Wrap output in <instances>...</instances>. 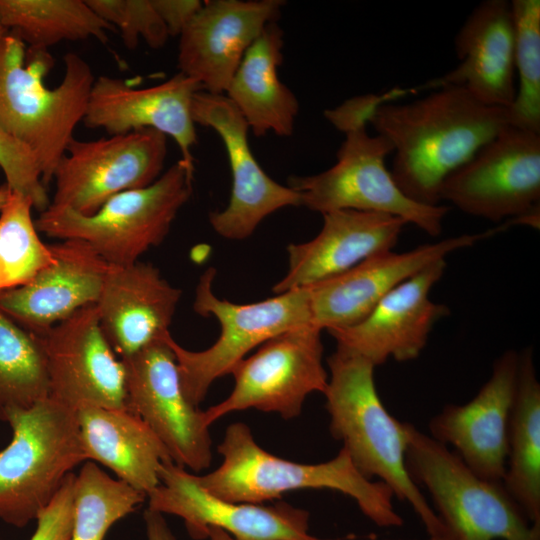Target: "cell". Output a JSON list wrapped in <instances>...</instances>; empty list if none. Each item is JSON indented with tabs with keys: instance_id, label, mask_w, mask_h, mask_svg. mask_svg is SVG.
I'll use <instances>...</instances> for the list:
<instances>
[{
	"instance_id": "cell-30",
	"label": "cell",
	"mask_w": 540,
	"mask_h": 540,
	"mask_svg": "<svg viewBox=\"0 0 540 540\" xmlns=\"http://www.w3.org/2000/svg\"><path fill=\"white\" fill-rule=\"evenodd\" d=\"M49 396L43 343L0 311V415Z\"/></svg>"
},
{
	"instance_id": "cell-34",
	"label": "cell",
	"mask_w": 540,
	"mask_h": 540,
	"mask_svg": "<svg viewBox=\"0 0 540 540\" xmlns=\"http://www.w3.org/2000/svg\"><path fill=\"white\" fill-rule=\"evenodd\" d=\"M89 7L113 28H118L123 44L134 49L142 38L154 49L163 47L167 28L151 0H86Z\"/></svg>"
},
{
	"instance_id": "cell-24",
	"label": "cell",
	"mask_w": 540,
	"mask_h": 540,
	"mask_svg": "<svg viewBox=\"0 0 540 540\" xmlns=\"http://www.w3.org/2000/svg\"><path fill=\"white\" fill-rule=\"evenodd\" d=\"M181 295L151 263L110 265L96 306L115 354L127 357L162 339Z\"/></svg>"
},
{
	"instance_id": "cell-15",
	"label": "cell",
	"mask_w": 540,
	"mask_h": 540,
	"mask_svg": "<svg viewBox=\"0 0 540 540\" xmlns=\"http://www.w3.org/2000/svg\"><path fill=\"white\" fill-rule=\"evenodd\" d=\"M159 479L147 495L148 509L182 518L194 539H206L213 527L235 540H331L309 533L308 511L285 502L267 505L222 499L173 461L161 465Z\"/></svg>"
},
{
	"instance_id": "cell-35",
	"label": "cell",
	"mask_w": 540,
	"mask_h": 540,
	"mask_svg": "<svg viewBox=\"0 0 540 540\" xmlns=\"http://www.w3.org/2000/svg\"><path fill=\"white\" fill-rule=\"evenodd\" d=\"M0 168L12 193L28 198L39 212L50 205L42 169L34 151L0 128Z\"/></svg>"
},
{
	"instance_id": "cell-14",
	"label": "cell",
	"mask_w": 540,
	"mask_h": 540,
	"mask_svg": "<svg viewBox=\"0 0 540 540\" xmlns=\"http://www.w3.org/2000/svg\"><path fill=\"white\" fill-rule=\"evenodd\" d=\"M39 337L50 398L75 411L127 409L125 367L101 330L96 303L78 309Z\"/></svg>"
},
{
	"instance_id": "cell-16",
	"label": "cell",
	"mask_w": 540,
	"mask_h": 540,
	"mask_svg": "<svg viewBox=\"0 0 540 540\" xmlns=\"http://www.w3.org/2000/svg\"><path fill=\"white\" fill-rule=\"evenodd\" d=\"M191 115L195 124L210 127L224 143L232 173L228 205L211 212L209 222L223 238L250 237L260 222L288 206H301L300 194L269 177L251 152L249 126L226 95L204 90L194 94Z\"/></svg>"
},
{
	"instance_id": "cell-26",
	"label": "cell",
	"mask_w": 540,
	"mask_h": 540,
	"mask_svg": "<svg viewBox=\"0 0 540 540\" xmlns=\"http://www.w3.org/2000/svg\"><path fill=\"white\" fill-rule=\"evenodd\" d=\"M77 415L86 461L104 465L146 497L160 484V467L172 459L138 415L106 408H85Z\"/></svg>"
},
{
	"instance_id": "cell-43",
	"label": "cell",
	"mask_w": 540,
	"mask_h": 540,
	"mask_svg": "<svg viewBox=\"0 0 540 540\" xmlns=\"http://www.w3.org/2000/svg\"><path fill=\"white\" fill-rule=\"evenodd\" d=\"M9 30L4 27L0 20V41L1 39L8 34Z\"/></svg>"
},
{
	"instance_id": "cell-7",
	"label": "cell",
	"mask_w": 540,
	"mask_h": 540,
	"mask_svg": "<svg viewBox=\"0 0 540 540\" xmlns=\"http://www.w3.org/2000/svg\"><path fill=\"white\" fill-rule=\"evenodd\" d=\"M193 176L179 159L149 186L116 194L92 215L49 205L35 226L49 237L88 243L110 265H130L164 241L192 195Z\"/></svg>"
},
{
	"instance_id": "cell-19",
	"label": "cell",
	"mask_w": 540,
	"mask_h": 540,
	"mask_svg": "<svg viewBox=\"0 0 540 540\" xmlns=\"http://www.w3.org/2000/svg\"><path fill=\"white\" fill-rule=\"evenodd\" d=\"M445 268V259L429 265L388 293L361 321L328 333L337 346L375 367L389 359L406 362L418 358L433 326L450 312L429 297Z\"/></svg>"
},
{
	"instance_id": "cell-2",
	"label": "cell",
	"mask_w": 540,
	"mask_h": 540,
	"mask_svg": "<svg viewBox=\"0 0 540 540\" xmlns=\"http://www.w3.org/2000/svg\"><path fill=\"white\" fill-rule=\"evenodd\" d=\"M324 391L332 437L342 442L354 466L366 478L386 484L398 500L407 502L429 536L446 530L405 465L406 422L398 421L382 403L374 381L375 366L364 357L337 346L327 360Z\"/></svg>"
},
{
	"instance_id": "cell-3",
	"label": "cell",
	"mask_w": 540,
	"mask_h": 540,
	"mask_svg": "<svg viewBox=\"0 0 540 540\" xmlns=\"http://www.w3.org/2000/svg\"><path fill=\"white\" fill-rule=\"evenodd\" d=\"M63 60L62 81L47 88L44 78L53 67L48 49L27 48L10 31L0 41V128L34 151L46 187L84 119L95 81L78 54Z\"/></svg>"
},
{
	"instance_id": "cell-27",
	"label": "cell",
	"mask_w": 540,
	"mask_h": 540,
	"mask_svg": "<svg viewBox=\"0 0 540 540\" xmlns=\"http://www.w3.org/2000/svg\"><path fill=\"white\" fill-rule=\"evenodd\" d=\"M282 48L283 32L272 22L247 49L226 90L258 137L268 132L285 137L294 131L299 103L278 76Z\"/></svg>"
},
{
	"instance_id": "cell-8",
	"label": "cell",
	"mask_w": 540,
	"mask_h": 540,
	"mask_svg": "<svg viewBox=\"0 0 540 540\" xmlns=\"http://www.w3.org/2000/svg\"><path fill=\"white\" fill-rule=\"evenodd\" d=\"M215 274L216 270L210 267L200 276L193 308L202 317L218 320L221 331L216 342L205 350L190 351L180 346L170 332L165 335L176 358L184 395L196 407L203 402L212 383L231 374L249 351L286 331L313 324L308 287L254 303L236 304L214 294Z\"/></svg>"
},
{
	"instance_id": "cell-9",
	"label": "cell",
	"mask_w": 540,
	"mask_h": 540,
	"mask_svg": "<svg viewBox=\"0 0 540 540\" xmlns=\"http://www.w3.org/2000/svg\"><path fill=\"white\" fill-rule=\"evenodd\" d=\"M366 127L344 133L337 161L329 169L289 178L288 186L300 194L301 206L321 214L336 210L385 213L438 236L450 208L423 205L408 198L385 165L386 157L393 152L392 144L382 135H370Z\"/></svg>"
},
{
	"instance_id": "cell-25",
	"label": "cell",
	"mask_w": 540,
	"mask_h": 540,
	"mask_svg": "<svg viewBox=\"0 0 540 540\" xmlns=\"http://www.w3.org/2000/svg\"><path fill=\"white\" fill-rule=\"evenodd\" d=\"M454 46L459 64L429 86H459L482 104L508 109L516 95L511 2L478 4L456 34Z\"/></svg>"
},
{
	"instance_id": "cell-5",
	"label": "cell",
	"mask_w": 540,
	"mask_h": 540,
	"mask_svg": "<svg viewBox=\"0 0 540 540\" xmlns=\"http://www.w3.org/2000/svg\"><path fill=\"white\" fill-rule=\"evenodd\" d=\"M0 419L12 430L10 443L0 450V519L23 528L86 461L78 415L48 396L28 408H8Z\"/></svg>"
},
{
	"instance_id": "cell-11",
	"label": "cell",
	"mask_w": 540,
	"mask_h": 540,
	"mask_svg": "<svg viewBox=\"0 0 540 540\" xmlns=\"http://www.w3.org/2000/svg\"><path fill=\"white\" fill-rule=\"evenodd\" d=\"M321 332L313 324L286 331L241 360L231 372L232 392L204 411L207 425L247 409L298 417L308 395L324 393L328 384Z\"/></svg>"
},
{
	"instance_id": "cell-21",
	"label": "cell",
	"mask_w": 540,
	"mask_h": 540,
	"mask_svg": "<svg viewBox=\"0 0 540 540\" xmlns=\"http://www.w3.org/2000/svg\"><path fill=\"white\" fill-rule=\"evenodd\" d=\"M201 90L195 79L181 72L147 88H134L122 79L102 75L92 85L83 122L87 127L104 129L110 136L157 130L175 140L180 160L194 170L191 150L197 137L191 104Z\"/></svg>"
},
{
	"instance_id": "cell-6",
	"label": "cell",
	"mask_w": 540,
	"mask_h": 540,
	"mask_svg": "<svg viewBox=\"0 0 540 540\" xmlns=\"http://www.w3.org/2000/svg\"><path fill=\"white\" fill-rule=\"evenodd\" d=\"M405 465L429 493L450 540H540L502 482L484 479L449 447L406 422Z\"/></svg>"
},
{
	"instance_id": "cell-33",
	"label": "cell",
	"mask_w": 540,
	"mask_h": 540,
	"mask_svg": "<svg viewBox=\"0 0 540 540\" xmlns=\"http://www.w3.org/2000/svg\"><path fill=\"white\" fill-rule=\"evenodd\" d=\"M32 202L12 193L0 211V292L26 284L53 261L32 218Z\"/></svg>"
},
{
	"instance_id": "cell-12",
	"label": "cell",
	"mask_w": 540,
	"mask_h": 540,
	"mask_svg": "<svg viewBox=\"0 0 540 540\" xmlns=\"http://www.w3.org/2000/svg\"><path fill=\"white\" fill-rule=\"evenodd\" d=\"M166 155L167 136L154 129L94 140L74 138L54 171L50 205L92 215L116 194L155 182Z\"/></svg>"
},
{
	"instance_id": "cell-31",
	"label": "cell",
	"mask_w": 540,
	"mask_h": 540,
	"mask_svg": "<svg viewBox=\"0 0 540 540\" xmlns=\"http://www.w3.org/2000/svg\"><path fill=\"white\" fill-rule=\"evenodd\" d=\"M146 496L85 461L74 480L71 540H103L111 526L132 513Z\"/></svg>"
},
{
	"instance_id": "cell-42",
	"label": "cell",
	"mask_w": 540,
	"mask_h": 540,
	"mask_svg": "<svg viewBox=\"0 0 540 540\" xmlns=\"http://www.w3.org/2000/svg\"><path fill=\"white\" fill-rule=\"evenodd\" d=\"M425 540H450V539L447 537V535H433V536H429Z\"/></svg>"
},
{
	"instance_id": "cell-38",
	"label": "cell",
	"mask_w": 540,
	"mask_h": 540,
	"mask_svg": "<svg viewBox=\"0 0 540 540\" xmlns=\"http://www.w3.org/2000/svg\"><path fill=\"white\" fill-rule=\"evenodd\" d=\"M151 2L164 22L169 36H180L203 4L199 0H151Z\"/></svg>"
},
{
	"instance_id": "cell-40",
	"label": "cell",
	"mask_w": 540,
	"mask_h": 540,
	"mask_svg": "<svg viewBox=\"0 0 540 540\" xmlns=\"http://www.w3.org/2000/svg\"><path fill=\"white\" fill-rule=\"evenodd\" d=\"M207 540H235L231 535L218 528H209L206 534Z\"/></svg>"
},
{
	"instance_id": "cell-22",
	"label": "cell",
	"mask_w": 540,
	"mask_h": 540,
	"mask_svg": "<svg viewBox=\"0 0 540 540\" xmlns=\"http://www.w3.org/2000/svg\"><path fill=\"white\" fill-rule=\"evenodd\" d=\"M53 261L26 284L0 292V311L27 331L42 335L101 294L108 264L88 243L48 244Z\"/></svg>"
},
{
	"instance_id": "cell-4",
	"label": "cell",
	"mask_w": 540,
	"mask_h": 540,
	"mask_svg": "<svg viewBox=\"0 0 540 540\" xmlns=\"http://www.w3.org/2000/svg\"><path fill=\"white\" fill-rule=\"evenodd\" d=\"M217 450L223 458L220 466L205 475H196V480L222 499L264 504L290 491L330 489L351 497L378 527L403 525V518L394 508L391 489L362 475L344 448L321 463L290 461L264 450L248 425L235 422L226 428Z\"/></svg>"
},
{
	"instance_id": "cell-37",
	"label": "cell",
	"mask_w": 540,
	"mask_h": 540,
	"mask_svg": "<svg viewBox=\"0 0 540 540\" xmlns=\"http://www.w3.org/2000/svg\"><path fill=\"white\" fill-rule=\"evenodd\" d=\"M403 93L405 92L399 89L381 95L367 94L354 97L336 108L326 110L324 115L333 126L345 133L358 126L367 125L380 105Z\"/></svg>"
},
{
	"instance_id": "cell-13",
	"label": "cell",
	"mask_w": 540,
	"mask_h": 540,
	"mask_svg": "<svg viewBox=\"0 0 540 540\" xmlns=\"http://www.w3.org/2000/svg\"><path fill=\"white\" fill-rule=\"evenodd\" d=\"M165 335L120 358L125 367L127 409L147 424L175 464L202 471L212 460L210 426L204 411L184 395L176 358Z\"/></svg>"
},
{
	"instance_id": "cell-10",
	"label": "cell",
	"mask_w": 540,
	"mask_h": 540,
	"mask_svg": "<svg viewBox=\"0 0 540 540\" xmlns=\"http://www.w3.org/2000/svg\"><path fill=\"white\" fill-rule=\"evenodd\" d=\"M439 198L472 216L538 227L540 133L508 125L446 177Z\"/></svg>"
},
{
	"instance_id": "cell-36",
	"label": "cell",
	"mask_w": 540,
	"mask_h": 540,
	"mask_svg": "<svg viewBox=\"0 0 540 540\" xmlns=\"http://www.w3.org/2000/svg\"><path fill=\"white\" fill-rule=\"evenodd\" d=\"M74 480L75 474L70 473L49 505L40 512L30 540H71Z\"/></svg>"
},
{
	"instance_id": "cell-29",
	"label": "cell",
	"mask_w": 540,
	"mask_h": 540,
	"mask_svg": "<svg viewBox=\"0 0 540 540\" xmlns=\"http://www.w3.org/2000/svg\"><path fill=\"white\" fill-rule=\"evenodd\" d=\"M0 20L29 48L88 38L105 43L114 28L86 0H0Z\"/></svg>"
},
{
	"instance_id": "cell-18",
	"label": "cell",
	"mask_w": 540,
	"mask_h": 540,
	"mask_svg": "<svg viewBox=\"0 0 540 540\" xmlns=\"http://www.w3.org/2000/svg\"><path fill=\"white\" fill-rule=\"evenodd\" d=\"M498 229L451 237L402 253L392 250L378 253L342 274L308 286L312 323L321 330L358 323L401 283L450 253L497 233Z\"/></svg>"
},
{
	"instance_id": "cell-1",
	"label": "cell",
	"mask_w": 540,
	"mask_h": 540,
	"mask_svg": "<svg viewBox=\"0 0 540 540\" xmlns=\"http://www.w3.org/2000/svg\"><path fill=\"white\" fill-rule=\"evenodd\" d=\"M393 147L391 176L411 200L440 205L443 181L509 124L508 110L464 88L438 87L405 104L380 105L369 122Z\"/></svg>"
},
{
	"instance_id": "cell-39",
	"label": "cell",
	"mask_w": 540,
	"mask_h": 540,
	"mask_svg": "<svg viewBox=\"0 0 540 540\" xmlns=\"http://www.w3.org/2000/svg\"><path fill=\"white\" fill-rule=\"evenodd\" d=\"M144 520L147 540H175L163 514L147 509Z\"/></svg>"
},
{
	"instance_id": "cell-20",
	"label": "cell",
	"mask_w": 540,
	"mask_h": 540,
	"mask_svg": "<svg viewBox=\"0 0 540 540\" xmlns=\"http://www.w3.org/2000/svg\"><path fill=\"white\" fill-rule=\"evenodd\" d=\"M281 0H210L180 34L179 72L195 79L204 91L223 94L244 54L275 22Z\"/></svg>"
},
{
	"instance_id": "cell-32",
	"label": "cell",
	"mask_w": 540,
	"mask_h": 540,
	"mask_svg": "<svg viewBox=\"0 0 540 540\" xmlns=\"http://www.w3.org/2000/svg\"><path fill=\"white\" fill-rule=\"evenodd\" d=\"M518 87L507 109L509 124L540 133V1H511Z\"/></svg>"
},
{
	"instance_id": "cell-28",
	"label": "cell",
	"mask_w": 540,
	"mask_h": 540,
	"mask_svg": "<svg viewBox=\"0 0 540 540\" xmlns=\"http://www.w3.org/2000/svg\"><path fill=\"white\" fill-rule=\"evenodd\" d=\"M502 483L529 522L540 528V383L531 348L519 353Z\"/></svg>"
},
{
	"instance_id": "cell-23",
	"label": "cell",
	"mask_w": 540,
	"mask_h": 540,
	"mask_svg": "<svg viewBox=\"0 0 540 540\" xmlns=\"http://www.w3.org/2000/svg\"><path fill=\"white\" fill-rule=\"evenodd\" d=\"M322 215L323 226L315 238L288 245V271L273 286L275 295L311 286L392 250L407 224L399 217L370 211L336 210Z\"/></svg>"
},
{
	"instance_id": "cell-41",
	"label": "cell",
	"mask_w": 540,
	"mask_h": 540,
	"mask_svg": "<svg viewBox=\"0 0 540 540\" xmlns=\"http://www.w3.org/2000/svg\"><path fill=\"white\" fill-rule=\"evenodd\" d=\"M12 192L9 190L6 184L0 187V211L7 204Z\"/></svg>"
},
{
	"instance_id": "cell-17",
	"label": "cell",
	"mask_w": 540,
	"mask_h": 540,
	"mask_svg": "<svg viewBox=\"0 0 540 540\" xmlns=\"http://www.w3.org/2000/svg\"><path fill=\"white\" fill-rule=\"evenodd\" d=\"M519 353L507 350L494 362L490 378L465 404H447L429 424L430 436L478 476L502 482L508 429L515 399Z\"/></svg>"
}]
</instances>
